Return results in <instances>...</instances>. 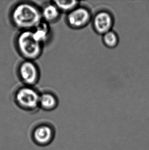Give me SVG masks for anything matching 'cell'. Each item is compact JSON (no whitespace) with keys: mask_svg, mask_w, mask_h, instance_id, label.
<instances>
[{"mask_svg":"<svg viewBox=\"0 0 149 150\" xmlns=\"http://www.w3.org/2000/svg\"><path fill=\"white\" fill-rule=\"evenodd\" d=\"M56 98L51 94L44 93L40 96L39 105L45 109H53L56 106Z\"/></svg>","mask_w":149,"mask_h":150,"instance_id":"10","label":"cell"},{"mask_svg":"<svg viewBox=\"0 0 149 150\" xmlns=\"http://www.w3.org/2000/svg\"><path fill=\"white\" fill-rule=\"evenodd\" d=\"M91 15L89 10L83 7H77L69 13L67 21L70 26L81 28L86 26L91 21Z\"/></svg>","mask_w":149,"mask_h":150,"instance_id":"4","label":"cell"},{"mask_svg":"<svg viewBox=\"0 0 149 150\" xmlns=\"http://www.w3.org/2000/svg\"><path fill=\"white\" fill-rule=\"evenodd\" d=\"M53 136L52 129L48 126H42L36 129L34 132L35 140L39 144H44L50 142Z\"/></svg>","mask_w":149,"mask_h":150,"instance_id":"7","label":"cell"},{"mask_svg":"<svg viewBox=\"0 0 149 150\" xmlns=\"http://www.w3.org/2000/svg\"><path fill=\"white\" fill-rule=\"evenodd\" d=\"M19 74L22 81L27 85L34 84L38 78V69L31 62L26 61L20 65Z\"/></svg>","mask_w":149,"mask_h":150,"instance_id":"6","label":"cell"},{"mask_svg":"<svg viewBox=\"0 0 149 150\" xmlns=\"http://www.w3.org/2000/svg\"><path fill=\"white\" fill-rule=\"evenodd\" d=\"M41 16L42 18L46 22H53L58 18L60 10L54 4L47 5L42 9Z\"/></svg>","mask_w":149,"mask_h":150,"instance_id":"8","label":"cell"},{"mask_svg":"<svg viewBox=\"0 0 149 150\" xmlns=\"http://www.w3.org/2000/svg\"><path fill=\"white\" fill-rule=\"evenodd\" d=\"M54 2L60 11L69 13L77 7L79 4L76 1H55Z\"/></svg>","mask_w":149,"mask_h":150,"instance_id":"11","label":"cell"},{"mask_svg":"<svg viewBox=\"0 0 149 150\" xmlns=\"http://www.w3.org/2000/svg\"><path fill=\"white\" fill-rule=\"evenodd\" d=\"M40 95L37 91L30 87H23L18 90L15 98L20 106L28 109H33L39 103Z\"/></svg>","mask_w":149,"mask_h":150,"instance_id":"3","label":"cell"},{"mask_svg":"<svg viewBox=\"0 0 149 150\" xmlns=\"http://www.w3.org/2000/svg\"><path fill=\"white\" fill-rule=\"evenodd\" d=\"M113 25V18L110 12L102 10L97 13L93 19V26L99 34L104 35L111 30Z\"/></svg>","mask_w":149,"mask_h":150,"instance_id":"5","label":"cell"},{"mask_svg":"<svg viewBox=\"0 0 149 150\" xmlns=\"http://www.w3.org/2000/svg\"><path fill=\"white\" fill-rule=\"evenodd\" d=\"M35 39L41 44L44 43L48 39L49 35L48 26L46 23H41L32 31Z\"/></svg>","mask_w":149,"mask_h":150,"instance_id":"9","label":"cell"},{"mask_svg":"<svg viewBox=\"0 0 149 150\" xmlns=\"http://www.w3.org/2000/svg\"><path fill=\"white\" fill-rule=\"evenodd\" d=\"M103 42L107 47L114 48L119 43V37L115 31L110 30L103 35Z\"/></svg>","mask_w":149,"mask_h":150,"instance_id":"12","label":"cell"},{"mask_svg":"<svg viewBox=\"0 0 149 150\" xmlns=\"http://www.w3.org/2000/svg\"><path fill=\"white\" fill-rule=\"evenodd\" d=\"M17 44L22 55L29 59L37 58L41 52V44L35 39L32 31H24L19 35Z\"/></svg>","mask_w":149,"mask_h":150,"instance_id":"2","label":"cell"},{"mask_svg":"<svg viewBox=\"0 0 149 150\" xmlns=\"http://www.w3.org/2000/svg\"><path fill=\"white\" fill-rule=\"evenodd\" d=\"M11 18L18 28L25 31L37 27L41 23L42 18L41 12L37 7L32 4L22 3L13 9Z\"/></svg>","mask_w":149,"mask_h":150,"instance_id":"1","label":"cell"}]
</instances>
